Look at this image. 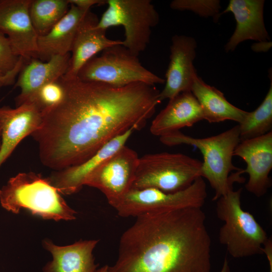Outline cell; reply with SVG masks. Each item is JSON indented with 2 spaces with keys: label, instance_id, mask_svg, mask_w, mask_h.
Returning <instances> with one entry per match:
<instances>
[{
  "label": "cell",
  "instance_id": "9",
  "mask_svg": "<svg viewBox=\"0 0 272 272\" xmlns=\"http://www.w3.org/2000/svg\"><path fill=\"white\" fill-rule=\"evenodd\" d=\"M207 197L206 182L197 178L188 187L174 192L149 188H131L114 208L119 216L134 217L155 212L202 208Z\"/></svg>",
  "mask_w": 272,
  "mask_h": 272
},
{
  "label": "cell",
  "instance_id": "13",
  "mask_svg": "<svg viewBox=\"0 0 272 272\" xmlns=\"http://www.w3.org/2000/svg\"><path fill=\"white\" fill-rule=\"evenodd\" d=\"M196 47V42L193 37L184 35L172 37L165 87L159 94L161 102L170 100L181 93L191 91L194 77L197 74L193 65Z\"/></svg>",
  "mask_w": 272,
  "mask_h": 272
},
{
  "label": "cell",
  "instance_id": "32",
  "mask_svg": "<svg viewBox=\"0 0 272 272\" xmlns=\"http://www.w3.org/2000/svg\"><path fill=\"white\" fill-rule=\"evenodd\" d=\"M108 265H105L103 266L98 269H97L96 272H108Z\"/></svg>",
  "mask_w": 272,
  "mask_h": 272
},
{
  "label": "cell",
  "instance_id": "4",
  "mask_svg": "<svg viewBox=\"0 0 272 272\" xmlns=\"http://www.w3.org/2000/svg\"><path fill=\"white\" fill-rule=\"evenodd\" d=\"M0 203L14 214L25 209L33 215L55 221L73 220L77 214L47 178L32 172L11 177L0 189Z\"/></svg>",
  "mask_w": 272,
  "mask_h": 272
},
{
  "label": "cell",
  "instance_id": "1",
  "mask_svg": "<svg viewBox=\"0 0 272 272\" xmlns=\"http://www.w3.org/2000/svg\"><path fill=\"white\" fill-rule=\"evenodd\" d=\"M59 80L61 101L42 111L41 125L31 134L40 161L55 171L83 163L115 137L141 127L161 102L155 85Z\"/></svg>",
  "mask_w": 272,
  "mask_h": 272
},
{
  "label": "cell",
  "instance_id": "27",
  "mask_svg": "<svg viewBox=\"0 0 272 272\" xmlns=\"http://www.w3.org/2000/svg\"><path fill=\"white\" fill-rule=\"evenodd\" d=\"M19 58L14 53L7 37L0 31V69L5 73L11 71Z\"/></svg>",
  "mask_w": 272,
  "mask_h": 272
},
{
  "label": "cell",
  "instance_id": "30",
  "mask_svg": "<svg viewBox=\"0 0 272 272\" xmlns=\"http://www.w3.org/2000/svg\"><path fill=\"white\" fill-rule=\"evenodd\" d=\"M263 254L266 256L269 265V272H272V241L269 238L263 249Z\"/></svg>",
  "mask_w": 272,
  "mask_h": 272
},
{
  "label": "cell",
  "instance_id": "17",
  "mask_svg": "<svg viewBox=\"0 0 272 272\" xmlns=\"http://www.w3.org/2000/svg\"><path fill=\"white\" fill-rule=\"evenodd\" d=\"M134 130V128H131L115 137L88 160L79 165L55 171L47 179L59 193L71 194L78 192L94 170L125 146Z\"/></svg>",
  "mask_w": 272,
  "mask_h": 272
},
{
  "label": "cell",
  "instance_id": "33",
  "mask_svg": "<svg viewBox=\"0 0 272 272\" xmlns=\"http://www.w3.org/2000/svg\"><path fill=\"white\" fill-rule=\"evenodd\" d=\"M1 139H2V125L0 123V149L1 147Z\"/></svg>",
  "mask_w": 272,
  "mask_h": 272
},
{
  "label": "cell",
  "instance_id": "11",
  "mask_svg": "<svg viewBox=\"0 0 272 272\" xmlns=\"http://www.w3.org/2000/svg\"><path fill=\"white\" fill-rule=\"evenodd\" d=\"M31 0H2L0 31L8 38L14 53L28 61L38 58V35L32 23Z\"/></svg>",
  "mask_w": 272,
  "mask_h": 272
},
{
  "label": "cell",
  "instance_id": "21",
  "mask_svg": "<svg viewBox=\"0 0 272 272\" xmlns=\"http://www.w3.org/2000/svg\"><path fill=\"white\" fill-rule=\"evenodd\" d=\"M98 240H80L60 246L46 240L43 246L52 255V260L43 268V272H96L93 251Z\"/></svg>",
  "mask_w": 272,
  "mask_h": 272
},
{
  "label": "cell",
  "instance_id": "24",
  "mask_svg": "<svg viewBox=\"0 0 272 272\" xmlns=\"http://www.w3.org/2000/svg\"><path fill=\"white\" fill-rule=\"evenodd\" d=\"M67 0H31L29 14L38 36H42L66 14L69 10Z\"/></svg>",
  "mask_w": 272,
  "mask_h": 272
},
{
  "label": "cell",
  "instance_id": "7",
  "mask_svg": "<svg viewBox=\"0 0 272 272\" xmlns=\"http://www.w3.org/2000/svg\"><path fill=\"white\" fill-rule=\"evenodd\" d=\"M77 78L114 87H124L136 83L163 84L165 79L144 67L138 56L122 45H115L95 56L80 70Z\"/></svg>",
  "mask_w": 272,
  "mask_h": 272
},
{
  "label": "cell",
  "instance_id": "16",
  "mask_svg": "<svg viewBox=\"0 0 272 272\" xmlns=\"http://www.w3.org/2000/svg\"><path fill=\"white\" fill-rule=\"evenodd\" d=\"M71 53L55 55L43 61L32 58L25 63L15 83L20 89L15 98L16 107L28 102L43 86L58 80L66 72Z\"/></svg>",
  "mask_w": 272,
  "mask_h": 272
},
{
  "label": "cell",
  "instance_id": "20",
  "mask_svg": "<svg viewBox=\"0 0 272 272\" xmlns=\"http://www.w3.org/2000/svg\"><path fill=\"white\" fill-rule=\"evenodd\" d=\"M70 5L66 14L46 34L38 36V59L46 61L70 53L80 24L88 11Z\"/></svg>",
  "mask_w": 272,
  "mask_h": 272
},
{
  "label": "cell",
  "instance_id": "22",
  "mask_svg": "<svg viewBox=\"0 0 272 272\" xmlns=\"http://www.w3.org/2000/svg\"><path fill=\"white\" fill-rule=\"evenodd\" d=\"M191 92L199 104L203 119L209 123L232 120L240 124L248 113L230 103L221 91L205 83L197 74Z\"/></svg>",
  "mask_w": 272,
  "mask_h": 272
},
{
  "label": "cell",
  "instance_id": "29",
  "mask_svg": "<svg viewBox=\"0 0 272 272\" xmlns=\"http://www.w3.org/2000/svg\"><path fill=\"white\" fill-rule=\"evenodd\" d=\"M70 5H75L84 10H90L95 5H102L106 4L104 0H67Z\"/></svg>",
  "mask_w": 272,
  "mask_h": 272
},
{
  "label": "cell",
  "instance_id": "2",
  "mask_svg": "<svg viewBox=\"0 0 272 272\" xmlns=\"http://www.w3.org/2000/svg\"><path fill=\"white\" fill-rule=\"evenodd\" d=\"M200 208L136 217L108 272H211L212 241Z\"/></svg>",
  "mask_w": 272,
  "mask_h": 272
},
{
  "label": "cell",
  "instance_id": "31",
  "mask_svg": "<svg viewBox=\"0 0 272 272\" xmlns=\"http://www.w3.org/2000/svg\"><path fill=\"white\" fill-rule=\"evenodd\" d=\"M220 272H230L227 257L225 258L224 263Z\"/></svg>",
  "mask_w": 272,
  "mask_h": 272
},
{
  "label": "cell",
  "instance_id": "5",
  "mask_svg": "<svg viewBox=\"0 0 272 272\" xmlns=\"http://www.w3.org/2000/svg\"><path fill=\"white\" fill-rule=\"evenodd\" d=\"M242 191V188L232 189L216 200L217 217L224 223L219 230V242L234 258L263 254L264 245L269 239L254 217L243 210Z\"/></svg>",
  "mask_w": 272,
  "mask_h": 272
},
{
  "label": "cell",
  "instance_id": "14",
  "mask_svg": "<svg viewBox=\"0 0 272 272\" xmlns=\"http://www.w3.org/2000/svg\"><path fill=\"white\" fill-rule=\"evenodd\" d=\"M42 121V111L34 103H25L14 108L0 106V168L18 144L39 127Z\"/></svg>",
  "mask_w": 272,
  "mask_h": 272
},
{
  "label": "cell",
  "instance_id": "34",
  "mask_svg": "<svg viewBox=\"0 0 272 272\" xmlns=\"http://www.w3.org/2000/svg\"><path fill=\"white\" fill-rule=\"evenodd\" d=\"M1 1H2V0H0V3H1Z\"/></svg>",
  "mask_w": 272,
  "mask_h": 272
},
{
  "label": "cell",
  "instance_id": "12",
  "mask_svg": "<svg viewBox=\"0 0 272 272\" xmlns=\"http://www.w3.org/2000/svg\"><path fill=\"white\" fill-rule=\"evenodd\" d=\"M246 164L243 173L248 175L245 188L259 197L271 185L269 174L272 169V131L261 136L241 141L234 152Z\"/></svg>",
  "mask_w": 272,
  "mask_h": 272
},
{
  "label": "cell",
  "instance_id": "26",
  "mask_svg": "<svg viewBox=\"0 0 272 272\" xmlns=\"http://www.w3.org/2000/svg\"><path fill=\"white\" fill-rule=\"evenodd\" d=\"M63 95V88L59 79L42 87L28 102L35 103L43 111L58 104Z\"/></svg>",
  "mask_w": 272,
  "mask_h": 272
},
{
  "label": "cell",
  "instance_id": "3",
  "mask_svg": "<svg viewBox=\"0 0 272 272\" xmlns=\"http://www.w3.org/2000/svg\"><path fill=\"white\" fill-rule=\"evenodd\" d=\"M163 144L173 146L186 145L197 148L203 156L201 177L206 178L215 191L216 201L233 188L235 182H243L242 169L232 163L235 148L240 142L239 125L218 134L196 138L177 131L161 137Z\"/></svg>",
  "mask_w": 272,
  "mask_h": 272
},
{
  "label": "cell",
  "instance_id": "6",
  "mask_svg": "<svg viewBox=\"0 0 272 272\" xmlns=\"http://www.w3.org/2000/svg\"><path fill=\"white\" fill-rule=\"evenodd\" d=\"M202 162L181 153L161 152L139 158L131 188L168 192L183 190L201 177Z\"/></svg>",
  "mask_w": 272,
  "mask_h": 272
},
{
  "label": "cell",
  "instance_id": "19",
  "mask_svg": "<svg viewBox=\"0 0 272 272\" xmlns=\"http://www.w3.org/2000/svg\"><path fill=\"white\" fill-rule=\"evenodd\" d=\"M203 120L199 104L191 91L184 92L169 100L150 126L152 134L161 137L190 127Z\"/></svg>",
  "mask_w": 272,
  "mask_h": 272
},
{
  "label": "cell",
  "instance_id": "23",
  "mask_svg": "<svg viewBox=\"0 0 272 272\" xmlns=\"http://www.w3.org/2000/svg\"><path fill=\"white\" fill-rule=\"evenodd\" d=\"M270 72V84L263 100L254 111H248L242 122L238 124L240 142L257 138L271 131L272 78L271 71Z\"/></svg>",
  "mask_w": 272,
  "mask_h": 272
},
{
  "label": "cell",
  "instance_id": "25",
  "mask_svg": "<svg viewBox=\"0 0 272 272\" xmlns=\"http://www.w3.org/2000/svg\"><path fill=\"white\" fill-rule=\"evenodd\" d=\"M170 7L175 10L191 11L202 17H212L216 21L220 17L219 0H174Z\"/></svg>",
  "mask_w": 272,
  "mask_h": 272
},
{
  "label": "cell",
  "instance_id": "18",
  "mask_svg": "<svg viewBox=\"0 0 272 272\" xmlns=\"http://www.w3.org/2000/svg\"><path fill=\"white\" fill-rule=\"evenodd\" d=\"M263 0H230L222 14L230 12L236 22L235 30L225 46L226 52L234 51L241 42L269 40L263 20Z\"/></svg>",
  "mask_w": 272,
  "mask_h": 272
},
{
  "label": "cell",
  "instance_id": "28",
  "mask_svg": "<svg viewBox=\"0 0 272 272\" xmlns=\"http://www.w3.org/2000/svg\"><path fill=\"white\" fill-rule=\"evenodd\" d=\"M25 62V60L20 57L17 64L11 71L5 73L0 69V88L15 84L16 78Z\"/></svg>",
  "mask_w": 272,
  "mask_h": 272
},
{
  "label": "cell",
  "instance_id": "10",
  "mask_svg": "<svg viewBox=\"0 0 272 272\" xmlns=\"http://www.w3.org/2000/svg\"><path fill=\"white\" fill-rule=\"evenodd\" d=\"M139 159L135 151L124 146L94 170L84 185L100 190L114 208L131 189Z\"/></svg>",
  "mask_w": 272,
  "mask_h": 272
},
{
  "label": "cell",
  "instance_id": "15",
  "mask_svg": "<svg viewBox=\"0 0 272 272\" xmlns=\"http://www.w3.org/2000/svg\"><path fill=\"white\" fill-rule=\"evenodd\" d=\"M98 21L97 16L89 10L81 22L70 53L69 66L62 77L63 79L77 78L81 68L98 53L115 45H123L122 40L109 39L106 31L97 27Z\"/></svg>",
  "mask_w": 272,
  "mask_h": 272
},
{
  "label": "cell",
  "instance_id": "8",
  "mask_svg": "<svg viewBox=\"0 0 272 272\" xmlns=\"http://www.w3.org/2000/svg\"><path fill=\"white\" fill-rule=\"evenodd\" d=\"M107 8L97 27L106 30L121 26L124 30L123 46L138 56L150 42L152 28L159 22V15L150 0H108Z\"/></svg>",
  "mask_w": 272,
  "mask_h": 272
}]
</instances>
